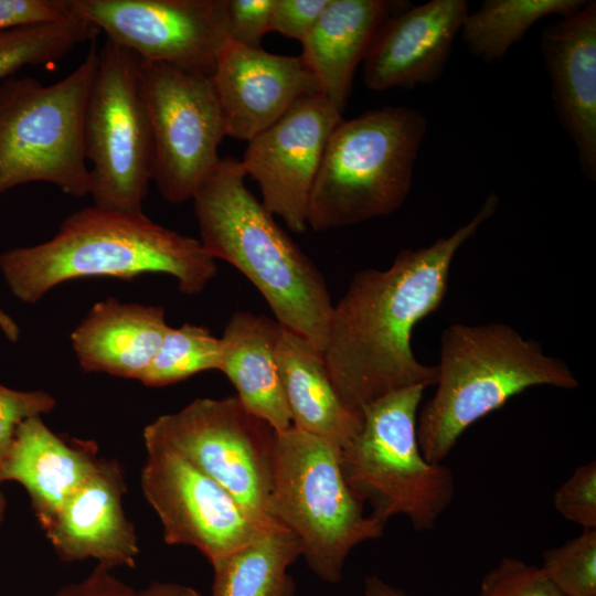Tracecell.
<instances>
[{"mask_svg": "<svg viewBox=\"0 0 596 596\" xmlns=\"http://www.w3.org/2000/svg\"><path fill=\"white\" fill-rule=\"evenodd\" d=\"M490 193L465 225L428 246L401 251L386 269L354 274L333 305L323 361L343 405L361 413L368 404L413 385H435L437 365L417 361L411 345L416 324L446 296L453 260L497 211Z\"/></svg>", "mask_w": 596, "mask_h": 596, "instance_id": "cell-1", "label": "cell"}, {"mask_svg": "<svg viewBox=\"0 0 596 596\" xmlns=\"http://www.w3.org/2000/svg\"><path fill=\"white\" fill-rule=\"evenodd\" d=\"M172 276L179 290L200 294L217 267L200 241L151 221L143 212L98 207L68 215L49 241L0 253V274L20 301L35 304L55 286L79 278L130 280Z\"/></svg>", "mask_w": 596, "mask_h": 596, "instance_id": "cell-2", "label": "cell"}, {"mask_svg": "<svg viewBox=\"0 0 596 596\" xmlns=\"http://www.w3.org/2000/svg\"><path fill=\"white\" fill-rule=\"evenodd\" d=\"M241 160L221 158L193 196L200 243L238 269L284 328L323 351L333 304L321 273L245 185Z\"/></svg>", "mask_w": 596, "mask_h": 596, "instance_id": "cell-3", "label": "cell"}, {"mask_svg": "<svg viewBox=\"0 0 596 596\" xmlns=\"http://www.w3.org/2000/svg\"><path fill=\"white\" fill-rule=\"evenodd\" d=\"M436 365L435 394L417 416L419 447L430 462H443L466 429L525 390L578 386L564 361L500 322L447 327Z\"/></svg>", "mask_w": 596, "mask_h": 596, "instance_id": "cell-4", "label": "cell"}, {"mask_svg": "<svg viewBox=\"0 0 596 596\" xmlns=\"http://www.w3.org/2000/svg\"><path fill=\"white\" fill-rule=\"evenodd\" d=\"M427 130L422 113L387 106L332 131L311 190L307 225L315 232L386 216L405 202Z\"/></svg>", "mask_w": 596, "mask_h": 596, "instance_id": "cell-5", "label": "cell"}, {"mask_svg": "<svg viewBox=\"0 0 596 596\" xmlns=\"http://www.w3.org/2000/svg\"><path fill=\"white\" fill-rule=\"evenodd\" d=\"M426 389L408 386L364 406L360 430L340 449L347 483L384 525L404 515L414 530H433L455 496L451 469L428 461L419 447L417 416Z\"/></svg>", "mask_w": 596, "mask_h": 596, "instance_id": "cell-6", "label": "cell"}, {"mask_svg": "<svg viewBox=\"0 0 596 596\" xmlns=\"http://www.w3.org/2000/svg\"><path fill=\"white\" fill-rule=\"evenodd\" d=\"M272 513L300 540L310 570L331 584L350 552L383 535L384 524L347 483L340 448L294 425L276 432Z\"/></svg>", "mask_w": 596, "mask_h": 596, "instance_id": "cell-7", "label": "cell"}, {"mask_svg": "<svg viewBox=\"0 0 596 596\" xmlns=\"http://www.w3.org/2000/svg\"><path fill=\"white\" fill-rule=\"evenodd\" d=\"M97 65L93 46L53 84L32 77L0 84V194L33 182L51 183L75 198L91 193L84 123Z\"/></svg>", "mask_w": 596, "mask_h": 596, "instance_id": "cell-8", "label": "cell"}, {"mask_svg": "<svg viewBox=\"0 0 596 596\" xmlns=\"http://www.w3.org/2000/svg\"><path fill=\"white\" fill-rule=\"evenodd\" d=\"M139 63L132 52L106 41L98 51L84 123L94 205L127 213H142L155 160Z\"/></svg>", "mask_w": 596, "mask_h": 596, "instance_id": "cell-9", "label": "cell"}, {"mask_svg": "<svg viewBox=\"0 0 596 596\" xmlns=\"http://www.w3.org/2000/svg\"><path fill=\"white\" fill-rule=\"evenodd\" d=\"M206 473L257 521L272 513L276 430L248 412L236 396L195 398L160 415L145 429Z\"/></svg>", "mask_w": 596, "mask_h": 596, "instance_id": "cell-10", "label": "cell"}, {"mask_svg": "<svg viewBox=\"0 0 596 596\" xmlns=\"http://www.w3.org/2000/svg\"><path fill=\"white\" fill-rule=\"evenodd\" d=\"M139 83L153 138L152 181L164 201L184 203L220 161L226 136L212 78L140 61Z\"/></svg>", "mask_w": 596, "mask_h": 596, "instance_id": "cell-11", "label": "cell"}, {"mask_svg": "<svg viewBox=\"0 0 596 596\" xmlns=\"http://www.w3.org/2000/svg\"><path fill=\"white\" fill-rule=\"evenodd\" d=\"M70 10L132 52L212 76L231 41L227 0H67Z\"/></svg>", "mask_w": 596, "mask_h": 596, "instance_id": "cell-12", "label": "cell"}, {"mask_svg": "<svg viewBox=\"0 0 596 596\" xmlns=\"http://www.w3.org/2000/svg\"><path fill=\"white\" fill-rule=\"evenodd\" d=\"M142 437L141 490L159 518L167 544L193 546L212 564L269 523L255 520L227 490L175 449L155 437Z\"/></svg>", "mask_w": 596, "mask_h": 596, "instance_id": "cell-13", "label": "cell"}, {"mask_svg": "<svg viewBox=\"0 0 596 596\" xmlns=\"http://www.w3.org/2000/svg\"><path fill=\"white\" fill-rule=\"evenodd\" d=\"M341 115L323 94L304 97L247 141L241 160L246 175L258 183L265 207L295 233L308 227L311 190Z\"/></svg>", "mask_w": 596, "mask_h": 596, "instance_id": "cell-14", "label": "cell"}, {"mask_svg": "<svg viewBox=\"0 0 596 596\" xmlns=\"http://www.w3.org/2000/svg\"><path fill=\"white\" fill-rule=\"evenodd\" d=\"M225 135L248 141L277 121L297 100L322 94L317 75L300 56L272 54L230 41L211 76Z\"/></svg>", "mask_w": 596, "mask_h": 596, "instance_id": "cell-15", "label": "cell"}, {"mask_svg": "<svg viewBox=\"0 0 596 596\" xmlns=\"http://www.w3.org/2000/svg\"><path fill=\"white\" fill-rule=\"evenodd\" d=\"M468 12L466 0H432L391 17L363 61L365 86L382 92L435 82Z\"/></svg>", "mask_w": 596, "mask_h": 596, "instance_id": "cell-16", "label": "cell"}, {"mask_svg": "<svg viewBox=\"0 0 596 596\" xmlns=\"http://www.w3.org/2000/svg\"><path fill=\"white\" fill-rule=\"evenodd\" d=\"M540 49L557 120L576 152L581 172L596 180V2L546 25Z\"/></svg>", "mask_w": 596, "mask_h": 596, "instance_id": "cell-17", "label": "cell"}, {"mask_svg": "<svg viewBox=\"0 0 596 596\" xmlns=\"http://www.w3.org/2000/svg\"><path fill=\"white\" fill-rule=\"evenodd\" d=\"M126 490L119 464L100 459L44 531L63 562L94 558L110 570L136 566L140 549L124 510Z\"/></svg>", "mask_w": 596, "mask_h": 596, "instance_id": "cell-18", "label": "cell"}, {"mask_svg": "<svg viewBox=\"0 0 596 596\" xmlns=\"http://www.w3.org/2000/svg\"><path fill=\"white\" fill-rule=\"evenodd\" d=\"M93 441H65L42 416L23 421L0 458V485L15 481L26 491L45 531L65 501L95 471L99 458Z\"/></svg>", "mask_w": 596, "mask_h": 596, "instance_id": "cell-19", "label": "cell"}, {"mask_svg": "<svg viewBox=\"0 0 596 596\" xmlns=\"http://www.w3.org/2000/svg\"><path fill=\"white\" fill-rule=\"evenodd\" d=\"M168 329L161 306L109 297L91 308L71 342L84 372L141 381Z\"/></svg>", "mask_w": 596, "mask_h": 596, "instance_id": "cell-20", "label": "cell"}, {"mask_svg": "<svg viewBox=\"0 0 596 596\" xmlns=\"http://www.w3.org/2000/svg\"><path fill=\"white\" fill-rule=\"evenodd\" d=\"M409 7L407 1L329 0L301 42V57L317 75L324 97L342 114L355 70L383 24Z\"/></svg>", "mask_w": 596, "mask_h": 596, "instance_id": "cell-21", "label": "cell"}, {"mask_svg": "<svg viewBox=\"0 0 596 596\" xmlns=\"http://www.w3.org/2000/svg\"><path fill=\"white\" fill-rule=\"evenodd\" d=\"M280 332L277 321L238 310L220 338L219 371L233 384L244 407L276 432L292 425L276 360Z\"/></svg>", "mask_w": 596, "mask_h": 596, "instance_id": "cell-22", "label": "cell"}, {"mask_svg": "<svg viewBox=\"0 0 596 596\" xmlns=\"http://www.w3.org/2000/svg\"><path fill=\"white\" fill-rule=\"evenodd\" d=\"M276 360L292 425L343 448L358 434L363 418L339 398L322 352L281 326Z\"/></svg>", "mask_w": 596, "mask_h": 596, "instance_id": "cell-23", "label": "cell"}, {"mask_svg": "<svg viewBox=\"0 0 596 596\" xmlns=\"http://www.w3.org/2000/svg\"><path fill=\"white\" fill-rule=\"evenodd\" d=\"M302 556L297 535L279 521L264 525L251 540L212 563L211 596H294L288 570Z\"/></svg>", "mask_w": 596, "mask_h": 596, "instance_id": "cell-24", "label": "cell"}, {"mask_svg": "<svg viewBox=\"0 0 596 596\" xmlns=\"http://www.w3.org/2000/svg\"><path fill=\"white\" fill-rule=\"evenodd\" d=\"M586 3L585 0H485L468 12L460 35L467 50L486 63L501 61L540 20L568 17Z\"/></svg>", "mask_w": 596, "mask_h": 596, "instance_id": "cell-25", "label": "cell"}, {"mask_svg": "<svg viewBox=\"0 0 596 596\" xmlns=\"http://www.w3.org/2000/svg\"><path fill=\"white\" fill-rule=\"evenodd\" d=\"M72 13V12H71ZM97 29L85 19L67 18L0 32V84L24 66L55 63L86 41Z\"/></svg>", "mask_w": 596, "mask_h": 596, "instance_id": "cell-26", "label": "cell"}, {"mask_svg": "<svg viewBox=\"0 0 596 596\" xmlns=\"http://www.w3.org/2000/svg\"><path fill=\"white\" fill-rule=\"evenodd\" d=\"M221 341L207 328L184 323L169 327L141 383L161 387L187 380L200 372L219 370Z\"/></svg>", "mask_w": 596, "mask_h": 596, "instance_id": "cell-27", "label": "cell"}, {"mask_svg": "<svg viewBox=\"0 0 596 596\" xmlns=\"http://www.w3.org/2000/svg\"><path fill=\"white\" fill-rule=\"evenodd\" d=\"M540 567L565 596H596V529L546 550Z\"/></svg>", "mask_w": 596, "mask_h": 596, "instance_id": "cell-28", "label": "cell"}, {"mask_svg": "<svg viewBox=\"0 0 596 596\" xmlns=\"http://www.w3.org/2000/svg\"><path fill=\"white\" fill-rule=\"evenodd\" d=\"M479 596H565L541 567L503 557L482 578Z\"/></svg>", "mask_w": 596, "mask_h": 596, "instance_id": "cell-29", "label": "cell"}, {"mask_svg": "<svg viewBox=\"0 0 596 596\" xmlns=\"http://www.w3.org/2000/svg\"><path fill=\"white\" fill-rule=\"evenodd\" d=\"M556 511L567 521L585 529H596V462L575 469L554 493Z\"/></svg>", "mask_w": 596, "mask_h": 596, "instance_id": "cell-30", "label": "cell"}, {"mask_svg": "<svg viewBox=\"0 0 596 596\" xmlns=\"http://www.w3.org/2000/svg\"><path fill=\"white\" fill-rule=\"evenodd\" d=\"M55 406V397L45 391H20L0 383V458L23 421L49 414Z\"/></svg>", "mask_w": 596, "mask_h": 596, "instance_id": "cell-31", "label": "cell"}, {"mask_svg": "<svg viewBox=\"0 0 596 596\" xmlns=\"http://www.w3.org/2000/svg\"><path fill=\"white\" fill-rule=\"evenodd\" d=\"M274 0H227L231 41L258 49L269 31Z\"/></svg>", "mask_w": 596, "mask_h": 596, "instance_id": "cell-32", "label": "cell"}, {"mask_svg": "<svg viewBox=\"0 0 596 596\" xmlns=\"http://www.w3.org/2000/svg\"><path fill=\"white\" fill-rule=\"evenodd\" d=\"M329 0H274L269 31L302 42L313 29Z\"/></svg>", "mask_w": 596, "mask_h": 596, "instance_id": "cell-33", "label": "cell"}, {"mask_svg": "<svg viewBox=\"0 0 596 596\" xmlns=\"http://www.w3.org/2000/svg\"><path fill=\"white\" fill-rule=\"evenodd\" d=\"M71 14L67 0H0V32L55 22Z\"/></svg>", "mask_w": 596, "mask_h": 596, "instance_id": "cell-34", "label": "cell"}, {"mask_svg": "<svg viewBox=\"0 0 596 596\" xmlns=\"http://www.w3.org/2000/svg\"><path fill=\"white\" fill-rule=\"evenodd\" d=\"M136 590L110 573L97 566L84 579L60 589L54 596H134Z\"/></svg>", "mask_w": 596, "mask_h": 596, "instance_id": "cell-35", "label": "cell"}, {"mask_svg": "<svg viewBox=\"0 0 596 596\" xmlns=\"http://www.w3.org/2000/svg\"><path fill=\"white\" fill-rule=\"evenodd\" d=\"M134 596H202L195 588L174 582H153Z\"/></svg>", "mask_w": 596, "mask_h": 596, "instance_id": "cell-36", "label": "cell"}, {"mask_svg": "<svg viewBox=\"0 0 596 596\" xmlns=\"http://www.w3.org/2000/svg\"><path fill=\"white\" fill-rule=\"evenodd\" d=\"M364 596H408L377 576H369L364 583Z\"/></svg>", "mask_w": 596, "mask_h": 596, "instance_id": "cell-37", "label": "cell"}, {"mask_svg": "<svg viewBox=\"0 0 596 596\" xmlns=\"http://www.w3.org/2000/svg\"><path fill=\"white\" fill-rule=\"evenodd\" d=\"M0 329L10 341H17L19 338V327L14 320L0 309Z\"/></svg>", "mask_w": 596, "mask_h": 596, "instance_id": "cell-38", "label": "cell"}, {"mask_svg": "<svg viewBox=\"0 0 596 596\" xmlns=\"http://www.w3.org/2000/svg\"><path fill=\"white\" fill-rule=\"evenodd\" d=\"M6 513H7V499L3 492L0 490V528L2 523L4 522Z\"/></svg>", "mask_w": 596, "mask_h": 596, "instance_id": "cell-39", "label": "cell"}]
</instances>
